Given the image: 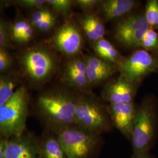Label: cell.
I'll return each instance as SVG.
<instances>
[{"label": "cell", "instance_id": "ba28073f", "mask_svg": "<svg viewBox=\"0 0 158 158\" xmlns=\"http://www.w3.org/2000/svg\"><path fill=\"white\" fill-rule=\"evenodd\" d=\"M53 44L57 51L72 56L81 50L83 38L79 29L74 24L65 23L54 35Z\"/></svg>", "mask_w": 158, "mask_h": 158}, {"label": "cell", "instance_id": "4dcf8cb0", "mask_svg": "<svg viewBox=\"0 0 158 158\" xmlns=\"http://www.w3.org/2000/svg\"><path fill=\"white\" fill-rule=\"evenodd\" d=\"M76 2L79 7L85 11L93 9L100 2L97 0H77Z\"/></svg>", "mask_w": 158, "mask_h": 158}, {"label": "cell", "instance_id": "7c38bea8", "mask_svg": "<svg viewBox=\"0 0 158 158\" xmlns=\"http://www.w3.org/2000/svg\"><path fill=\"white\" fill-rule=\"evenodd\" d=\"M147 23L145 15H136L127 18L117 25L115 37L119 42L125 45L132 35Z\"/></svg>", "mask_w": 158, "mask_h": 158}, {"label": "cell", "instance_id": "d4e9b609", "mask_svg": "<svg viewBox=\"0 0 158 158\" xmlns=\"http://www.w3.org/2000/svg\"><path fill=\"white\" fill-rule=\"evenodd\" d=\"M12 59L6 48L0 47V74H6L11 68Z\"/></svg>", "mask_w": 158, "mask_h": 158}, {"label": "cell", "instance_id": "5bb4252c", "mask_svg": "<svg viewBox=\"0 0 158 158\" xmlns=\"http://www.w3.org/2000/svg\"><path fill=\"white\" fill-rule=\"evenodd\" d=\"M11 38L15 42L25 44L32 40L34 27L30 21L25 19H18L11 27Z\"/></svg>", "mask_w": 158, "mask_h": 158}, {"label": "cell", "instance_id": "4316f807", "mask_svg": "<svg viewBox=\"0 0 158 158\" xmlns=\"http://www.w3.org/2000/svg\"><path fill=\"white\" fill-rule=\"evenodd\" d=\"M86 73H87V77L89 83V84H91V85H95L98 83H100L103 80L107 79L109 76H110L107 74L96 70L88 66H87Z\"/></svg>", "mask_w": 158, "mask_h": 158}, {"label": "cell", "instance_id": "1f68e13d", "mask_svg": "<svg viewBox=\"0 0 158 158\" xmlns=\"http://www.w3.org/2000/svg\"><path fill=\"white\" fill-rule=\"evenodd\" d=\"M4 148L0 143V158H4Z\"/></svg>", "mask_w": 158, "mask_h": 158}, {"label": "cell", "instance_id": "8992f818", "mask_svg": "<svg viewBox=\"0 0 158 158\" xmlns=\"http://www.w3.org/2000/svg\"><path fill=\"white\" fill-rule=\"evenodd\" d=\"M154 134L153 116L151 108L144 106L136 111L131 134L136 155L145 152L149 147Z\"/></svg>", "mask_w": 158, "mask_h": 158}, {"label": "cell", "instance_id": "8fae6325", "mask_svg": "<svg viewBox=\"0 0 158 158\" xmlns=\"http://www.w3.org/2000/svg\"><path fill=\"white\" fill-rule=\"evenodd\" d=\"M134 93L133 84L120 77L108 86L104 97L110 103H132Z\"/></svg>", "mask_w": 158, "mask_h": 158}, {"label": "cell", "instance_id": "277c9868", "mask_svg": "<svg viewBox=\"0 0 158 158\" xmlns=\"http://www.w3.org/2000/svg\"><path fill=\"white\" fill-rule=\"evenodd\" d=\"M60 142L67 158H86L97 142L94 134L83 129L63 127L57 132Z\"/></svg>", "mask_w": 158, "mask_h": 158}, {"label": "cell", "instance_id": "d6986e66", "mask_svg": "<svg viewBox=\"0 0 158 158\" xmlns=\"http://www.w3.org/2000/svg\"><path fill=\"white\" fill-rule=\"evenodd\" d=\"M85 60L87 66L96 70L107 74L110 76L113 73L114 66L111 63L94 56H88Z\"/></svg>", "mask_w": 158, "mask_h": 158}, {"label": "cell", "instance_id": "3957f363", "mask_svg": "<svg viewBox=\"0 0 158 158\" xmlns=\"http://www.w3.org/2000/svg\"><path fill=\"white\" fill-rule=\"evenodd\" d=\"M23 70L35 83L49 79L56 68V62L49 51L42 46H34L25 51L21 57Z\"/></svg>", "mask_w": 158, "mask_h": 158}, {"label": "cell", "instance_id": "484cf974", "mask_svg": "<svg viewBox=\"0 0 158 158\" xmlns=\"http://www.w3.org/2000/svg\"><path fill=\"white\" fill-rule=\"evenodd\" d=\"M84 18L90 23L91 27L93 29L100 39L104 38V36L106 34V29L101 21L97 17L93 15H86Z\"/></svg>", "mask_w": 158, "mask_h": 158}, {"label": "cell", "instance_id": "f1b7e54d", "mask_svg": "<svg viewBox=\"0 0 158 158\" xmlns=\"http://www.w3.org/2000/svg\"><path fill=\"white\" fill-rule=\"evenodd\" d=\"M56 23V17L53 13L50 16L47 17L45 19L42 21L34 27L36 28L42 32H46L53 28Z\"/></svg>", "mask_w": 158, "mask_h": 158}, {"label": "cell", "instance_id": "30bf717a", "mask_svg": "<svg viewBox=\"0 0 158 158\" xmlns=\"http://www.w3.org/2000/svg\"><path fill=\"white\" fill-rule=\"evenodd\" d=\"M85 59L76 57L70 60L63 73V79L67 85L76 89H85L89 85L87 77Z\"/></svg>", "mask_w": 158, "mask_h": 158}, {"label": "cell", "instance_id": "6da1fadb", "mask_svg": "<svg viewBox=\"0 0 158 158\" xmlns=\"http://www.w3.org/2000/svg\"><path fill=\"white\" fill-rule=\"evenodd\" d=\"M77 99L62 91L42 94L38 99L40 112L50 121L61 127L75 123Z\"/></svg>", "mask_w": 158, "mask_h": 158}, {"label": "cell", "instance_id": "52a82bcc", "mask_svg": "<svg viewBox=\"0 0 158 158\" xmlns=\"http://www.w3.org/2000/svg\"><path fill=\"white\" fill-rule=\"evenodd\" d=\"M152 56L145 50H138L119 63L121 78L134 84L154 68Z\"/></svg>", "mask_w": 158, "mask_h": 158}, {"label": "cell", "instance_id": "9c48e42d", "mask_svg": "<svg viewBox=\"0 0 158 158\" xmlns=\"http://www.w3.org/2000/svg\"><path fill=\"white\" fill-rule=\"evenodd\" d=\"M109 111L116 128L131 138L136 114L133 102L110 103Z\"/></svg>", "mask_w": 158, "mask_h": 158}, {"label": "cell", "instance_id": "5b68a950", "mask_svg": "<svg viewBox=\"0 0 158 158\" xmlns=\"http://www.w3.org/2000/svg\"><path fill=\"white\" fill-rule=\"evenodd\" d=\"M75 124L79 125L81 129L94 134L106 128L107 117L98 104L83 97L77 99Z\"/></svg>", "mask_w": 158, "mask_h": 158}, {"label": "cell", "instance_id": "4fadbf2b", "mask_svg": "<svg viewBox=\"0 0 158 158\" xmlns=\"http://www.w3.org/2000/svg\"><path fill=\"white\" fill-rule=\"evenodd\" d=\"M135 6L132 0H107L101 2V8L104 18L111 20L122 17L131 11Z\"/></svg>", "mask_w": 158, "mask_h": 158}, {"label": "cell", "instance_id": "7a4b0ae2", "mask_svg": "<svg viewBox=\"0 0 158 158\" xmlns=\"http://www.w3.org/2000/svg\"><path fill=\"white\" fill-rule=\"evenodd\" d=\"M29 96L25 86L18 87L11 97L0 107V133L19 135L24 129L28 113Z\"/></svg>", "mask_w": 158, "mask_h": 158}, {"label": "cell", "instance_id": "9a60e30c", "mask_svg": "<svg viewBox=\"0 0 158 158\" xmlns=\"http://www.w3.org/2000/svg\"><path fill=\"white\" fill-rule=\"evenodd\" d=\"M94 50L100 58L108 62L118 65L123 59L113 44L104 38L96 41Z\"/></svg>", "mask_w": 158, "mask_h": 158}, {"label": "cell", "instance_id": "603a6c76", "mask_svg": "<svg viewBox=\"0 0 158 158\" xmlns=\"http://www.w3.org/2000/svg\"><path fill=\"white\" fill-rule=\"evenodd\" d=\"M11 27L5 21L0 18V47L7 48L10 45Z\"/></svg>", "mask_w": 158, "mask_h": 158}, {"label": "cell", "instance_id": "7402d4cb", "mask_svg": "<svg viewBox=\"0 0 158 158\" xmlns=\"http://www.w3.org/2000/svg\"><path fill=\"white\" fill-rule=\"evenodd\" d=\"M149 28V25L148 23H147L144 24L132 35V36L127 42L125 45L132 48H137L139 46H141L142 41L144 36V35L147 32Z\"/></svg>", "mask_w": 158, "mask_h": 158}, {"label": "cell", "instance_id": "d6a6232c", "mask_svg": "<svg viewBox=\"0 0 158 158\" xmlns=\"http://www.w3.org/2000/svg\"><path fill=\"white\" fill-rule=\"evenodd\" d=\"M136 158H150L145 153H143L141 154H139V155H136Z\"/></svg>", "mask_w": 158, "mask_h": 158}, {"label": "cell", "instance_id": "2e32d148", "mask_svg": "<svg viewBox=\"0 0 158 158\" xmlns=\"http://www.w3.org/2000/svg\"><path fill=\"white\" fill-rule=\"evenodd\" d=\"M3 158H35L31 148L23 142H7L4 147Z\"/></svg>", "mask_w": 158, "mask_h": 158}, {"label": "cell", "instance_id": "ac0fdd59", "mask_svg": "<svg viewBox=\"0 0 158 158\" xmlns=\"http://www.w3.org/2000/svg\"><path fill=\"white\" fill-rule=\"evenodd\" d=\"M45 158H67L57 139L51 138L46 141L44 148Z\"/></svg>", "mask_w": 158, "mask_h": 158}, {"label": "cell", "instance_id": "e0dca14e", "mask_svg": "<svg viewBox=\"0 0 158 158\" xmlns=\"http://www.w3.org/2000/svg\"><path fill=\"white\" fill-rule=\"evenodd\" d=\"M18 79L12 75L0 74V107L7 102L18 89Z\"/></svg>", "mask_w": 158, "mask_h": 158}, {"label": "cell", "instance_id": "cb8c5ba5", "mask_svg": "<svg viewBox=\"0 0 158 158\" xmlns=\"http://www.w3.org/2000/svg\"><path fill=\"white\" fill-rule=\"evenodd\" d=\"M158 35L152 28H149L144 35L141 46L146 49H151L158 45Z\"/></svg>", "mask_w": 158, "mask_h": 158}, {"label": "cell", "instance_id": "f546056e", "mask_svg": "<svg viewBox=\"0 0 158 158\" xmlns=\"http://www.w3.org/2000/svg\"><path fill=\"white\" fill-rule=\"evenodd\" d=\"M81 26L83 30L84 31L85 35L88 38V39L91 41L96 42V41L101 40L96 34L93 29L91 27L90 23L87 22V21L83 18L81 19Z\"/></svg>", "mask_w": 158, "mask_h": 158}, {"label": "cell", "instance_id": "ffe728a7", "mask_svg": "<svg viewBox=\"0 0 158 158\" xmlns=\"http://www.w3.org/2000/svg\"><path fill=\"white\" fill-rule=\"evenodd\" d=\"M145 17L149 27L158 26V1L151 0L148 1Z\"/></svg>", "mask_w": 158, "mask_h": 158}, {"label": "cell", "instance_id": "44dd1931", "mask_svg": "<svg viewBox=\"0 0 158 158\" xmlns=\"http://www.w3.org/2000/svg\"><path fill=\"white\" fill-rule=\"evenodd\" d=\"M73 4L70 0H47V5L59 13L66 14L70 11Z\"/></svg>", "mask_w": 158, "mask_h": 158}, {"label": "cell", "instance_id": "83f0119b", "mask_svg": "<svg viewBox=\"0 0 158 158\" xmlns=\"http://www.w3.org/2000/svg\"><path fill=\"white\" fill-rule=\"evenodd\" d=\"M15 4L27 9H39L47 5V0H19L14 1Z\"/></svg>", "mask_w": 158, "mask_h": 158}]
</instances>
